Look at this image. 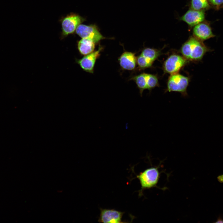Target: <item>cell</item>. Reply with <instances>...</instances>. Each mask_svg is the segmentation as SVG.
I'll return each mask as SVG.
<instances>
[{
    "label": "cell",
    "instance_id": "5",
    "mask_svg": "<svg viewBox=\"0 0 223 223\" xmlns=\"http://www.w3.org/2000/svg\"><path fill=\"white\" fill-rule=\"evenodd\" d=\"M130 79L135 82L141 96L144 90H151L159 85L156 76L150 74L142 73L132 77Z\"/></svg>",
    "mask_w": 223,
    "mask_h": 223
},
{
    "label": "cell",
    "instance_id": "10",
    "mask_svg": "<svg viewBox=\"0 0 223 223\" xmlns=\"http://www.w3.org/2000/svg\"><path fill=\"white\" fill-rule=\"evenodd\" d=\"M100 213L98 219L99 222L103 223H122V216L124 212L114 209H100Z\"/></svg>",
    "mask_w": 223,
    "mask_h": 223
},
{
    "label": "cell",
    "instance_id": "18",
    "mask_svg": "<svg viewBox=\"0 0 223 223\" xmlns=\"http://www.w3.org/2000/svg\"><path fill=\"white\" fill-rule=\"evenodd\" d=\"M217 179L220 183H223V175L218 176L217 177Z\"/></svg>",
    "mask_w": 223,
    "mask_h": 223
},
{
    "label": "cell",
    "instance_id": "12",
    "mask_svg": "<svg viewBox=\"0 0 223 223\" xmlns=\"http://www.w3.org/2000/svg\"><path fill=\"white\" fill-rule=\"evenodd\" d=\"M193 33V37L202 42L215 36L210 25L203 22L194 26Z\"/></svg>",
    "mask_w": 223,
    "mask_h": 223
},
{
    "label": "cell",
    "instance_id": "11",
    "mask_svg": "<svg viewBox=\"0 0 223 223\" xmlns=\"http://www.w3.org/2000/svg\"><path fill=\"white\" fill-rule=\"evenodd\" d=\"M203 10H198L190 9L180 17V20L186 23L190 27H194L203 22L205 19Z\"/></svg>",
    "mask_w": 223,
    "mask_h": 223
},
{
    "label": "cell",
    "instance_id": "6",
    "mask_svg": "<svg viewBox=\"0 0 223 223\" xmlns=\"http://www.w3.org/2000/svg\"><path fill=\"white\" fill-rule=\"evenodd\" d=\"M76 33L81 38L89 39L96 44L106 38L101 33L98 27L94 24L86 25L81 24L77 28Z\"/></svg>",
    "mask_w": 223,
    "mask_h": 223
},
{
    "label": "cell",
    "instance_id": "3",
    "mask_svg": "<svg viewBox=\"0 0 223 223\" xmlns=\"http://www.w3.org/2000/svg\"><path fill=\"white\" fill-rule=\"evenodd\" d=\"M85 20V18L72 12L62 17L60 20L62 27L61 39L76 33L78 27Z\"/></svg>",
    "mask_w": 223,
    "mask_h": 223
},
{
    "label": "cell",
    "instance_id": "15",
    "mask_svg": "<svg viewBox=\"0 0 223 223\" xmlns=\"http://www.w3.org/2000/svg\"><path fill=\"white\" fill-rule=\"evenodd\" d=\"M190 9L204 10L208 9L210 6L208 0H191Z\"/></svg>",
    "mask_w": 223,
    "mask_h": 223
},
{
    "label": "cell",
    "instance_id": "4",
    "mask_svg": "<svg viewBox=\"0 0 223 223\" xmlns=\"http://www.w3.org/2000/svg\"><path fill=\"white\" fill-rule=\"evenodd\" d=\"M189 80L188 77L178 73L171 74L167 81L166 91L179 92L183 96H186Z\"/></svg>",
    "mask_w": 223,
    "mask_h": 223
},
{
    "label": "cell",
    "instance_id": "1",
    "mask_svg": "<svg viewBox=\"0 0 223 223\" xmlns=\"http://www.w3.org/2000/svg\"><path fill=\"white\" fill-rule=\"evenodd\" d=\"M180 50L182 56L187 60L197 61L201 60L211 49L202 41L191 37L183 44Z\"/></svg>",
    "mask_w": 223,
    "mask_h": 223
},
{
    "label": "cell",
    "instance_id": "17",
    "mask_svg": "<svg viewBox=\"0 0 223 223\" xmlns=\"http://www.w3.org/2000/svg\"><path fill=\"white\" fill-rule=\"evenodd\" d=\"M222 216H221V215H219V216L217 218L216 221L215 222H214V223H223V219L222 218Z\"/></svg>",
    "mask_w": 223,
    "mask_h": 223
},
{
    "label": "cell",
    "instance_id": "9",
    "mask_svg": "<svg viewBox=\"0 0 223 223\" xmlns=\"http://www.w3.org/2000/svg\"><path fill=\"white\" fill-rule=\"evenodd\" d=\"M103 49V47L99 45L97 50L81 59H76V62L84 71L93 73L96 61L100 56L101 52Z\"/></svg>",
    "mask_w": 223,
    "mask_h": 223
},
{
    "label": "cell",
    "instance_id": "16",
    "mask_svg": "<svg viewBox=\"0 0 223 223\" xmlns=\"http://www.w3.org/2000/svg\"><path fill=\"white\" fill-rule=\"evenodd\" d=\"M211 4L216 7L223 5V0H208Z\"/></svg>",
    "mask_w": 223,
    "mask_h": 223
},
{
    "label": "cell",
    "instance_id": "13",
    "mask_svg": "<svg viewBox=\"0 0 223 223\" xmlns=\"http://www.w3.org/2000/svg\"><path fill=\"white\" fill-rule=\"evenodd\" d=\"M118 60L122 70L132 71L136 68L137 57L134 53L125 51L118 58Z\"/></svg>",
    "mask_w": 223,
    "mask_h": 223
},
{
    "label": "cell",
    "instance_id": "2",
    "mask_svg": "<svg viewBox=\"0 0 223 223\" xmlns=\"http://www.w3.org/2000/svg\"><path fill=\"white\" fill-rule=\"evenodd\" d=\"M159 166L151 167L136 175L141 187L139 191V196H142L143 191L145 189L154 187L160 188L157 186L161 173L159 170Z\"/></svg>",
    "mask_w": 223,
    "mask_h": 223
},
{
    "label": "cell",
    "instance_id": "7",
    "mask_svg": "<svg viewBox=\"0 0 223 223\" xmlns=\"http://www.w3.org/2000/svg\"><path fill=\"white\" fill-rule=\"evenodd\" d=\"M160 55V52L158 50L150 48H144L137 57V64L141 69L149 68Z\"/></svg>",
    "mask_w": 223,
    "mask_h": 223
},
{
    "label": "cell",
    "instance_id": "14",
    "mask_svg": "<svg viewBox=\"0 0 223 223\" xmlns=\"http://www.w3.org/2000/svg\"><path fill=\"white\" fill-rule=\"evenodd\" d=\"M95 44L89 39L82 38L77 42V48L80 53L85 56L94 51Z\"/></svg>",
    "mask_w": 223,
    "mask_h": 223
},
{
    "label": "cell",
    "instance_id": "8",
    "mask_svg": "<svg viewBox=\"0 0 223 223\" xmlns=\"http://www.w3.org/2000/svg\"><path fill=\"white\" fill-rule=\"evenodd\" d=\"M187 61L183 56L172 54L164 62L163 68L165 72L171 75L178 73L179 71L187 63Z\"/></svg>",
    "mask_w": 223,
    "mask_h": 223
}]
</instances>
